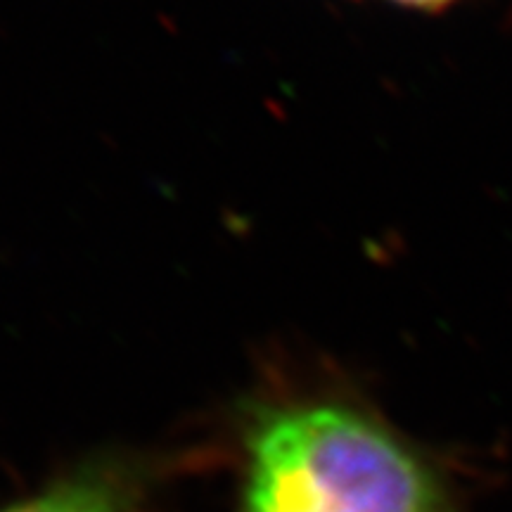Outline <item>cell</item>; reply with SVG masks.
Here are the masks:
<instances>
[{"label":"cell","instance_id":"1","mask_svg":"<svg viewBox=\"0 0 512 512\" xmlns=\"http://www.w3.org/2000/svg\"><path fill=\"white\" fill-rule=\"evenodd\" d=\"M240 512H458L413 444L349 403L299 401L256 415Z\"/></svg>","mask_w":512,"mask_h":512},{"label":"cell","instance_id":"3","mask_svg":"<svg viewBox=\"0 0 512 512\" xmlns=\"http://www.w3.org/2000/svg\"><path fill=\"white\" fill-rule=\"evenodd\" d=\"M394 3L406 5V8H413V10H422V12H441L451 8V5L458 3V0H394Z\"/></svg>","mask_w":512,"mask_h":512},{"label":"cell","instance_id":"2","mask_svg":"<svg viewBox=\"0 0 512 512\" xmlns=\"http://www.w3.org/2000/svg\"><path fill=\"white\" fill-rule=\"evenodd\" d=\"M126 491L110 470L86 467L38 494L0 505V512H128Z\"/></svg>","mask_w":512,"mask_h":512}]
</instances>
